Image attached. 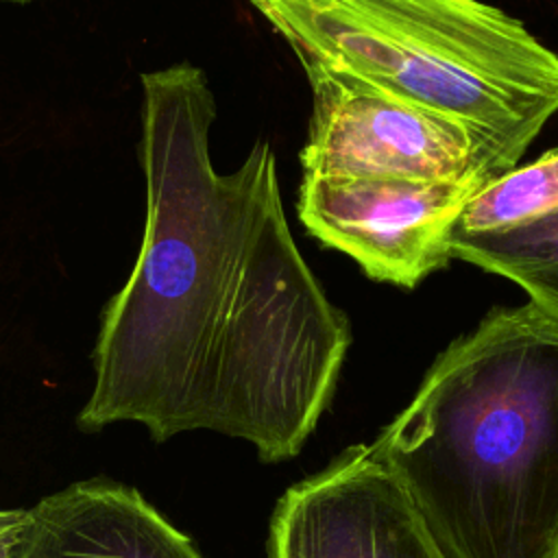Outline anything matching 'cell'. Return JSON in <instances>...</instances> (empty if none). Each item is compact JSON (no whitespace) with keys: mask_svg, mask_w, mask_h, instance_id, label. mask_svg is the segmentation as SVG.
Instances as JSON below:
<instances>
[{"mask_svg":"<svg viewBox=\"0 0 558 558\" xmlns=\"http://www.w3.org/2000/svg\"><path fill=\"white\" fill-rule=\"evenodd\" d=\"M558 209V146L486 183L460 211L451 235L499 231Z\"/></svg>","mask_w":558,"mask_h":558,"instance_id":"cell-9","label":"cell"},{"mask_svg":"<svg viewBox=\"0 0 558 558\" xmlns=\"http://www.w3.org/2000/svg\"><path fill=\"white\" fill-rule=\"evenodd\" d=\"M4 2H20V4H24V2H31V0H4Z\"/></svg>","mask_w":558,"mask_h":558,"instance_id":"cell-11","label":"cell"},{"mask_svg":"<svg viewBox=\"0 0 558 558\" xmlns=\"http://www.w3.org/2000/svg\"><path fill=\"white\" fill-rule=\"evenodd\" d=\"M493 177L397 181L303 174L296 214L303 227L377 279L414 288L449 264V235L464 205Z\"/></svg>","mask_w":558,"mask_h":558,"instance_id":"cell-5","label":"cell"},{"mask_svg":"<svg viewBox=\"0 0 558 558\" xmlns=\"http://www.w3.org/2000/svg\"><path fill=\"white\" fill-rule=\"evenodd\" d=\"M312 87L303 174L397 181L499 177L473 133L318 61H301Z\"/></svg>","mask_w":558,"mask_h":558,"instance_id":"cell-4","label":"cell"},{"mask_svg":"<svg viewBox=\"0 0 558 558\" xmlns=\"http://www.w3.org/2000/svg\"><path fill=\"white\" fill-rule=\"evenodd\" d=\"M449 251L514 281L534 305L558 318V209L499 231L449 235Z\"/></svg>","mask_w":558,"mask_h":558,"instance_id":"cell-8","label":"cell"},{"mask_svg":"<svg viewBox=\"0 0 558 558\" xmlns=\"http://www.w3.org/2000/svg\"><path fill=\"white\" fill-rule=\"evenodd\" d=\"M556 558H558V556H556Z\"/></svg>","mask_w":558,"mask_h":558,"instance_id":"cell-12","label":"cell"},{"mask_svg":"<svg viewBox=\"0 0 558 558\" xmlns=\"http://www.w3.org/2000/svg\"><path fill=\"white\" fill-rule=\"evenodd\" d=\"M270 558H447L373 442L292 484L270 517Z\"/></svg>","mask_w":558,"mask_h":558,"instance_id":"cell-6","label":"cell"},{"mask_svg":"<svg viewBox=\"0 0 558 558\" xmlns=\"http://www.w3.org/2000/svg\"><path fill=\"white\" fill-rule=\"evenodd\" d=\"M142 96L144 231L102 310L76 423L135 421L155 442L211 429L262 462L294 458L333 397L349 320L292 238L270 142L218 172L216 98L187 61L142 74Z\"/></svg>","mask_w":558,"mask_h":558,"instance_id":"cell-1","label":"cell"},{"mask_svg":"<svg viewBox=\"0 0 558 558\" xmlns=\"http://www.w3.org/2000/svg\"><path fill=\"white\" fill-rule=\"evenodd\" d=\"M28 521V508L0 510V558H11Z\"/></svg>","mask_w":558,"mask_h":558,"instance_id":"cell-10","label":"cell"},{"mask_svg":"<svg viewBox=\"0 0 558 558\" xmlns=\"http://www.w3.org/2000/svg\"><path fill=\"white\" fill-rule=\"evenodd\" d=\"M11 558H205L142 493L107 477L74 482L28 508Z\"/></svg>","mask_w":558,"mask_h":558,"instance_id":"cell-7","label":"cell"},{"mask_svg":"<svg viewBox=\"0 0 558 558\" xmlns=\"http://www.w3.org/2000/svg\"><path fill=\"white\" fill-rule=\"evenodd\" d=\"M373 447L447 558H556L558 318L490 310Z\"/></svg>","mask_w":558,"mask_h":558,"instance_id":"cell-2","label":"cell"},{"mask_svg":"<svg viewBox=\"0 0 558 558\" xmlns=\"http://www.w3.org/2000/svg\"><path fill=\"white\" fill-rule=\"evenodd\" d=\"M310 59L466 126L517 168L558 111V54L480 0H251Z\"/></svg>","mask_w":558,"mask_h":558,"instance_id":"cell-3","label":"cell"}]
</instances>
